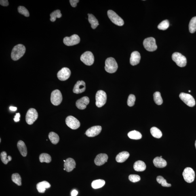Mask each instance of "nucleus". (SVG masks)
<instances>
[{
  "label": "nucleus",
  "instance_id": "obj_1",
  "mask_svg": "<svg viewBox=\"0 0 196 196\" xmlns=\"http://www.w3.org/2000/svg\"><path fill=\"white\" fill-rule=\"evenodd\" d=\"M26 50V47L23 45L19 44L16 45L13 48L11 52V58L14 61L20 59L23 56Z\"/></svg>",
  "mask_w": 196,
  "mask_h": 196
},
{
  "label": "nucleus",
  "instance_id": "obj_2",
  "mask_svg": "<svg viewBox=\"0 0 196 196\" xmlns=\"http://www.w3.org/2000/svg\"><path fill=\"white\" fill-rule=\"evenodd\" d=\"M105 65V69L108 73H114L117 71L118 68V64L114 58L110 57L106 59Z\"/></svg>",
  "mask_w": 196,
  "mask_h": 196
},
{
  "label": "nucleus",
  "instance_id": "obj_3",
  "mask_svg": "<svg viewBox=\"0 0 196 196\" xmlns=\"http://www.w3.org/2000/svg\"><path fill=\"white\" fill-rule=\"evenodd\" d=\"M173 61L176 63L177 65L180 67H184L187 64V60L185 56L180 53L175 52L172 55Z\"/></svg>",
  "mask_w": 196,
  "mask_h": 196
},
{
  "label": "nucleus",
  "instance_id": "obj_4",
  "mask_svg": "<svg viewBox=\"0 0 196 196\" xmlns=\"http://www.w3.org/2000/svg\"><path fill=\"white\" fill-rule=\"evenodd\" d=\"M143 45L146 50L149 52H153L157 48L155 40L153 37H148L144 39Z\"/></svg>",
  "mask_w": 196,
  "mask_h": 196
},
{
  "label": "nucleus",
  "instance_id": "obj_5",
  "mask_svg": "<svg viewBox=\"0 0 196 196\" xmlns=\"http://www.w3.org/2000/svg\"><path fill=\"white\" fill-rule=\"evenodd\" d=\"M106 100L107 95L104 91L100 90L97 92L96 95V104L97 107H102L105 104Z\"/></svg>",
  "mask_w": 196,
  "mask_h": 196
},
{
  "label": "nucleus",
  "instance_id": "obj_6",
  "mask_svg": "<svg viewBox=\"0 0 196 196\" xmlns=\"http://www.w3.org/2000/svg\"><path fill=\"white\" fill-rule=\"evenodd\" d=\"M107 14L110 20L113 23L119 26H123L124 24V22L123 19L113 10H108Z\"/></svg>",
  "mask_w": 196,
  "mask_h": 196
},
{
  "label": "nucleus",
  "instance_id": "obj_7",
  "mask_svg": "<svg viewBox=\"0 0 196 196\" xmlns=\"http://www.w3.org/2000/svg\"><path fill=\"white\" fill-rule=\"evenodd\" d=\"M182 175L184 180L188 183H191L194 180L195 173L191 167H187L184 169Z\"/></svg>",
  "mask_w": 196,
  "mask_h": 196
},
{
  "label": "nucleus",
  "instance_id": "obj_8",
  "mask_svg": "<svg viewBox=\"0 0 196 196\" xmlns=\"http://www.w3.org/2000/svg\"><path fill=\"white\" fill-rule=\"evenodd\" d=\"M38 115L37 110L34 108L28 110L26 114V119L28 125H32L37 120Z\"/></svg>",
  "mask_w": 196,
  "mask_h": 196
},
{
  "label": "nucleus",
  "instance_id": "obj_9",
  "mask_svg": "<svg viewBox=\"0 0 196 196\" xmlns=\"http://www.w3.org/2000/svg\"><path fill=\"white\" fill-rule=\"evenodd\" d=\"M62 100V97L61 92L59 90H56L53 91L51 93V101L52 103L55 106H58L61 103Z\"/></svg>",
  "mask_w": 196,
  "mask_h": 196
},
{
  "label": "nucleus",
  "instance_id": "obj_10",
  "mask_svg": "<svg viewBox=\"0 0 196 196\" xmlns=\"http://www.w3.org/2000/svg\"><path fill=\"white\" fill-rule=\"evenodd\" d=\"M80 60L87 66L92 65L94 62V55L90 51H87L81 55Z\"/></svg>",
  "mask_w": 196,
  "mask_h": 196
},
{
  "label": "nucleus",
  "instance_id": "obj_11",
  "mask_svg": "<svg viewBox=\"0 0 196 196\" xmlns=\"http://www.w3.org/2000/svg\"><path fill=\"white\" fill-rule=\"evenodd\" d=\"M179 96L180 99L190 107H193L195 105V102L194 98L191 95L181 93L180 94Z\"/></svg>",
  "mask_w": 196,
  "mask_h": 196
},
{
  "label": "nucleus",
  "instance_id": "obj_12",
  "mask_svg": "<svg viewBox=\"0 0 196 196\" xmlns=\"http://www.w3.org/2000/svg\"><path fill=\"white\" fill-rule=\"evenodd\" d=\"M66 123L68 127L73 130L79 128L80 126V123L78 120L72 116H69L67 117Z\"/></svg>",
  "mask_w": 196,
  "mask_h": 196
},
{
  "label": "nucleus",
  "instance_id": "obj_13",
  "mask_svg": "<svg viewBox=\"0 0 196 196\" xmlns=\"http://www.w3.org/2000/svg\"><path fill=\"white\" fill-rule=\"evenodd\" d=\"M80 41L79 36L76 34L72 35L69 37H66L63 39L65 45L68 46H73L78 44Z\"/></svg>",
  "mask_w": 196,
  "mask_h": 196
},
{
  "label": "nucleus",
  "instance_id": "obj_14",
  "mask_svg": "<svg viewBox=\"0 0 196 196\" xmlns=\"http://www.w3.org/2000/svg\"><path fill=\"white\" fill-rule=\"evenodd\" d=\"M71 75V71L69 68L64 67L62 68L57 74V77L61 81H66L69 78Z\"/></svg>",
  "mask_w": 196,
  "mask_h": 196
},
{
  "label": "nucleus",
  "instance_id": "obj_15",
  "mask_svg": "<svg viewBox=\"0 0 196 196\" xmlns=\"http://www.w3.org/2000/svg\"><path fill=\"white\" fill-rule=\"evenodd\" d=\"M102 130V127L100 126H96L87 129L85 134L88 137H94L99 134Z\"/></svg>",
  "mask_w": 196,
  "mask_h": 196
},
{
  "label": "nucleus",
  "instance_id": "obj_16",
  "mask_svg": "<svg viewBox=\"0 0 196 196\" xmlns=\"http://www.w3.org/2000/svg\"><path fill=\"white\" fill-rule=\"evenodd\" d=\"M86 89V85L84 81H79L74 87L73 92L76 94H79L84 92Z\"/></svg>",
  "mask_w": 196,
  "mask_h": 196
},
{
  "label": "nucleus",
  "instance_id": "obj_17",
  "mask_svg": "<svg viewBox=\"0 0 196 196\" xmlns=\"http://www.w3.org/2000/svg\"><path fill=\"white\" fill-rule=\"evenodd\" d=\"M108 156L106 154L101 153L97 155L94 159L95 164L98 166L104 165L107 162L108 159Z\"/></svg>",
  "mask_w": 196,
  "mask_h": 196
},
{
  "label": "nucleus",
  "instance_id": "obj_18",
  "mask_svg": "<svg viewBox=\"0 0 196 196\" xmlns=\"http://www.w3.org/2000/svg\"><path fill=\"white\" fill-rule=\"evenodd\" d=\"M89 99L87 97H84L77 101L76 106L79 109L83 110L85 109L87 106L89 104Z\"/></svg>",
  "mask_w": 196,
  "mask_h": 196
},
{
  "label": "nucleus",
  "instance_id": "obj_19",
  "mask_svg": "<svg viewBox=\"0 0 196 196\" xmlns=\"http://www.w3.org/2000/svg\"><path fill=\"white\" fill-rule=\"evenodd\" d=\"M76 165L75 161L73 159L68 158L64 162V167L66 172H69L75 168Z\"/></svg>",
  "mask_w": 196,
  "mask_h": 196
},
{
  "label": "nucleus",
  "instance_id": "obj_20",
  "mask_svg": "<svg viewBox=\"0 0 196 196\" xmlns=\"http://www.w3.org/2000/svg\"><path fill=\"white\" fill-rule=\"evenodd\" d=\"M141 60V55L138 51L133 52L131 55L130 59L131 65L134 66L139 63Z\"/></svg>",
  "mask_w": 196,
  "mask_h": 196
},
{
  "label": "nucleus",
  "instance_id": "obj_21",
  "mask_svg": "<svg viewBox=\"0 0 196 196\" xmlns=\"http://www.w3.org/2000/svg\"><path fill=\"white\" fill-rule=\"evenodd\" d=\"M153 163L155 166L158 168H163L167 165L166 161L159 157H155L153 159Z\"/></svg>",
  "mask_w": 196,
  "mask_h": 196
},
{
  "label": "nucleus",
  "instance_id": "obj_22",
  "mask_svg": "<svg viewBox=\"0 0 196 196\" xmlns=\"http://www.w3.org/2000/svg\"><path fill=\"white\" fill-rule=\"evenodd\" d=\"M51 186V184L49 182L46 181H43L37 184V188L39 193H44L46 188H50Z\"/></svg>",
  "mask_w": 196,
  "mask_h": 196
},
{
  "label": "nucleus",
  "instance_id": "obj_23",
  "mask_svg": "<svg viewBox=\"0 0 196 196\" xmlns=\"http://www.w3.org/2000/svg\"><path fill=\"white\" fill-rule=\"evenodd\" d=\"M129 155H130L128 152L124 151L121 152L116 157V161L119 163H123L128 159Z\"/></svg>",
  "mask_w": 196,
  "mask_h": 196
},
{
  "label": "nucleus",
  "instance_id": "obj_24",
  "mask_svg": "<svg viewBox=\"0 0 196 196\" xmlns=\"http://www.w3.org/2000/svg\"><path fill=\"white\" fill-rule=\"evenodd\" d=\"M17 147L20 153L23 156L25 157L27 155V151L26 146L23 141H19L17 144Z\"/></svg>",
  "mask_w": 196,
  "mask_h": 196
},
{
  "label": "nucleus",
  "instance_id": "obj_25",
  "mask_svg": "<svg viewBox=\"0 0 196 196\" xmlns=\"http://www.w3.org/2000/svg\"><path fill=\"white\" fill-rule=\"evenodd\" d=\"M134 167V170L137 172H143L145 170L146 165L143 161H138L135 162Z\"/></svg>",
  "mask_w": 196,
  "mask_h": 196
},
{
  "label": "nucleus",
  "instance_id": "obj_26",
  "mask_svg": "<svg viewBox=\"0 0 196 196\" xmlns=\"http://www.w3.org/2000/svg\"><path fill=\"white\" fill-rule=\"evenodd\" d=\"M88 20L89 23L91 24V27L93 29H96L99 25L98 22L96 17L92 14H88Z\"/></svg>",
  "mask_w": 196,
  "mask_h": 196
},
{
  "label": "nucleus",
  "instance_id": "obj_27",
  "mask_svg": "<svg viewBox=\"0 0 196 196\" xmlns=\"http://www.w3.org/2000/svg\"><path fill=\"white\" fill-rule=\"evenodd\" d=\"M129 137L131 139L140 140L142 137V135L140 132L136 130H133L129 132L128 134Z\"/></svg>",
  "mask_w": 196,
  "mask_h": 196
},
{
  "label": "nucleus",
  "instance_id": "obj_28",
  "mask_svg": "<svg viewBox=\"0 0 196 196\" xmlns=\"http://www.w3.org/2000/svg\"><path fill=\"white\" fill-rule=\"evenodd\" d=\"M105 182L102 180H94L92 182L91 185L94 189H98L102 188L105 184Z\"/></svg>",
  "mask_w": 196,
  "mask_h": 196
},
{
  "label": "nucleus",
  "instance_id": "obj_29",
  "mask_svg": "<svg viewBox=\"0 0 196 196\" xmlns=\"http://www.w3.org/2000/svg\"><path fill=\"white\" fill-rule=\"evenodd\" d=\"M150 133L152 136L155 138H161L162 136V133L161 131L156 127H152L150 129Z\"/></svg>",
  "mask_w": 196,
  "mask_h": 196
},
{
  "label": "nucleus",
  "instance_id": "obj_30",
  "mask_svg": "<svg viewBox=\"0 0 196 196\" xmlns=\"http://www.w3.org/2000/svg\"><path fill=\"white\" fill-rule=\"evenodd\" d=\"M49 138L53 144H56L59 141V137L58 134L54 132H51L48 135Z\"/></svg>",
  "mask_w": 196,
  "mask_h": 196
},
{
  "label": "nucleus",
  "instance_id": "obj_31",
  "mask_svg": "<svg viewBox=\"0 0 196 196\" xmlns=\"http://www.w3.org/2000/svg\"><path fill=\"white\" fill-rule=\"evenodd\" d=\"M39 160L41 162L49 163L51 162L52 159L50 155L47 153H42L39 156Z\"/></svg>",
  "mask_w": 196,
  "mask_h": 196
},
{
  "label": "nucleus",
  "instance_id": "obj_32",
  "mask_svg": "<svg viewBox=\"0 0 196 196\" xmlns=\"http://www.w3.org/2000/svg\"><path fill=\"white\" fill-rule=\"evenodd\" d=\"M189 30L190 33L193 34L196 31V16L194 17L190 21Z\"/></svg>",
  "mask_w": 196,
  "mask_h": 196
},
{
  "label": "nucleus",
  "instance_id": "obj_33",
  "mask_svg": "<svg viewBox=\"0 0 196 196\" xmlns=\"http://www.w3.org/2000/svg\"><path fill=\"white\" fill-rule=\"evenodd\" d=\"M13 182L19 186L22 185V179L20 175L18 173H15L11 176Z\"/></svg>",
  "mask_w": 196,
  "mask_h": 196
},
{
  "label": "nucleus",
  "instance_id": "obj_34",
  "mask_svg": "<svg viewBox=\"0 0 196 196\" xmlns=\"http://www.w3.org/2000/svg\"><path fill=\"white\" fill-rule=\"evenodd\" d=\"M153 98L154 101L158 105H161L163 103L162 98L159 92H155L153 94Z\"/></svg>",
  "mask_w": 196,
  "mask_h": 196
},
{
  "label": "nucleus",
  "instance_id": "obj_35",
  "mask_svg": "<svg viewBox=\"0 0 196 196\" xmlns=\"http://www.w3.org/2000/svg\"><path fill=\"white\" fill-rule=\"evenodd\" d=\"M1 159L2 162L5 165L7 164L9 161L12 160V157L10 156H7V154L5 151L2 152L1 153Z\"/></svg>",
  "mask_w": 196,
  "mask_h": 196
},
{
  "label": "nucleus",
  "instance_id": "obj_36",
  "mask_svg": "<svg viewBox=\"0 0 196 196\" xmlns=\"http://www.w3.org/2000/svg\"><path fill=\"white\" fill-rule=\"evenodd\" d=\"M62 16V14L61 13L60 11L58 9V10H55L51 13L50 20L51 22H54L56 21L57 18H59Z\"/></svg>",
  "mask_w": 196,
  "mask_h": 196
},
{
  "label": "nucleus",
  "instance_id": "obj_37",
  "mask_svg": "<svg viewBox=\"0 0 196 196\" xmlns=\"http://www.w3.org/2000/svg\"><path fill=\"white\" fill-rule=\"evenodd\" d=\"M157 181L159 184H161L162 186L165 187H170L172 186L171 184L167 183L166 180H165L163 177L159 176L157 177Z\"/></svg>",
  "mask_w": 196,
  "mask_h": 196
},
{
  "label": "nucleus",
  "instance_id": "obj_38",
  "mask_svg": "<svg viewBox=\"0 0 196 196\" xmlns=\"http://www.w3.org/2000/svg\"><path fill=\"white\" fill-rule=\"evenodd\" d=\"M169 26V22L167 20H165L162 22L158 26V28L160 30H165Z\"/></svg>",
  "mask_w": 196,
  "mask_h": 196
},
{
  "label": "nucleus",
  "instance_id": "obj_39",
  "mask_svg": "<svg viewBox=\"0 0 196 196\" xmlns=\"http://www.w3.org/2000/svg\"><path fill=\"white\" fill-rule=\"evenodd\" d=\"M18 11L20 14L23 15L25 16L28 17L30 16L29 11L24 7L19 6L18 8Z\"/></svg>",
  "mask_w": 196,
  "mask_h": 196
},
{
  "label": "nucleus",
  "instance_id": "obj_40",
  "mask_svg": "<svg viewBox=\"0 0 196 196\" xmlns=\"http://www.w3.org/2000/svg\"><path fill=\"white\" fill-rule=\"evenodd\" d=\"M136 99V97H135L134 95L132 94L129 95L128 99H127V105L129 106H130V107L134 106V105Z\"/></svg>",
  "mask_w": 196,
  "mask_h": 196
},
{
  "label": "nucleus",
  "instance_id": "obj_41",
  "mask_svg": "<svg viewBox=\"0 0 196 196\" xmlns=\"http://www.w3.org/2000/svg\"><path fill=\"white\" fill-rule=\"evenodd\" d=\"M129 179L131 182L134 183L139 181L141 180V178L138 175L131 174L129 176Z\"/></svg>",
  "mask_w": 196,
  "mask_h": 196
},
{
  "label": "nucleus",
  "instance_id": "obj_42",
  "mask_svg": "<svg viewBox=\"0 0 196 196\" xmlns=\"http://www.w3.org/2000/svg\"><path fill=\"white\" fill-rule=\"evenodd\" d=\"M79 0H70L69 2L71 5L72 7H77V3L79 2Z\"/></svg>",
  "mask_w": 196,
  "mask_h": 196
},
{
  "label": "nucleus",
  "instance_id": "obj_43",
  "mask_svg": "<svg viewBox=\"0 0 196 196\" xmlns=\"http://www.w3.org/2000/svg\"><path fill=\"white\" fill-rule=\"evenodd\" d=\"M0 4L3 6H7L9 5L8 1L7 0H1L0 1Z\"/></svg>",
  "mask_w": 196,
  "mask_h": 196
},
{
  "label": "nucleus",
  "instance_id": "obj_44",
  "mask_svg": "<svg viewBox=\"0 0 196 196\" xmlns=\"http://www.w3.org/2000/svg\"><path fill=\"white\" fill-rule=\"evenodd\" d=\"M20 113H17L15 116L14 120L16 122H18L20 121Z\"/></svg>",
  "mask_w": 196,
  "mask_h": 196
},
{
  "label": "nucleus",
  "instance_id": "obj_45",
  "mask_svg": "<svg viewBox=\"0 0 196 196\" xmlns=\"http://www.w3.org/2000/svg\"><path fill=\"white\" fill-rule=\"evenodd\" d=\"M78 191L77 190H74L71 192L72 196H77L78 194Z\"/></svg>",
  "mask_w": 196,
  "mask_h": 196
},
{
  "label": "nucleus",
  "instance_id": "obj_46",
  "mask_svg": "<svg viewBox=\"0 0 196 196\" xmlns=\"http://www.w3.org/2000/svg\"><path fill=\"white\" fill-rule=\"evenodd\" d=\"M9 109H10L11 111H16L17 110V108L14 107V106H10V107H9Z\"/></svg>",
  "mask_w": 196,
  "mask_h": 196
},
{
  "label": "nucleus",
  "instance_id": "obj_47",
  "mask_svg": "<svg viewBox=\"0 0 196 196\" xmlns=\"http://www.w3.org/2000/svg\"><path fill=\"white\" fill-rule=\"evenodd\" d=\"M195 148H196V141H195Z\"/></svg>",
  "mask_w": 196,
  "mask_h": 196
},
{
  "label": "nucleus",
  "instance_id": "obj_48",
  "mask_svg": "<svg viewBox=\"0 0 196 196\" xmlns=\"http://www.w3.org/2000/svg\"><path fill=\"white\" fill-rule=\"evenodd\" d=\"M64 170H66V169H65L64 168Z\"/></svg>",
  "mask_w": 196,
  "mask_h": 196
},
{
  "label": "nucleus",
  "instance_id": "obj_49",
  "mask_svg": "<svg viewBox=\"0 0 196 196\" xmlns=\"http://www.w3.org/2000/svg\"><path fill=\"white\" fill-rule=\"evenodd\" d=\"M64 162H66V160H64Z\"/></svg>",
  "mask_w": 196,
  "mask_h": 196
},
{
  "label": "nucleus",
  "instance_id": "obj_50",
  "mask_svg": "<svg viewBox=\"0 0 196 196\" xmlns=\"http://www.w3.org/2000/svg\"><path fill=\"white\" fill-rule=\"evenodd\" d=\"M191 92V91H189V92Z\"/></svg>",
  "mask_w": 196,
  "mask_h": 196
}]
</instances>
